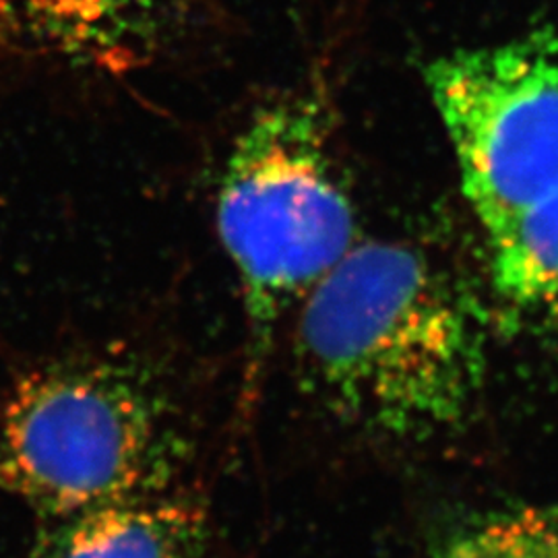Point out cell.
<instances>
[{"label":"cell","mask_w":558,"mask_h":558,"mask_svg":"<svg viewBox=\"0 0 558 558\" xmlns=\"http://www.w3.org/2000/svg\"><path fill=\"white\" fill-rule=\"evenodd\" d=\"M292 320L300 389L366 439H433L478 398L484 350L470 302L412 242H356Z\"/></svg>","instance_id":"6da1fadb"},{"label":"cell","mask_w":558,"mask_h":558,"mask_svg":"<svg viewBox=\"0 0 558 558\" xmlns=\"http://www.w3.org/2000/svg\"><path fill=\"white\" fill-rule=\"evenodd\" d=\"M195 453L179 391L131 352L52 362L0 401V488L40 519L184 493Z\"/></svg>","instance_id":"7a4b0ae2"},{"label":"cell","mask_w":558,"mask_h":558,"mask_svg":"<svg viewBox=\"0 0 558 558\" xmlns=\"http://www.w3.org/2000/svg\"><path fill=\"white\" fill-rule=\"evenodd\" d=\"M218 232L239 279L253 393L283 323L359 242L319 85L260 106L242 126L221 172Z\"/></svg>","instance_id":"3957f363"},{"label":"cell","mask_w":558,"mask_h":558,"mask_svg":"<svg viewBox=\"0 0 558 558\" xmlns=\"http://www.w3.org/2000/svg\"><path fill=\"white\" fill-rule=\"evenodd\" d=\"M424 81L486 232L558 191V38L532 29L430 60Z\"/></svg>","instance_id":"277c9868"},{"label":"cell","mask_w":558,"mask_h":558,"mask_svg":"<svg viewBox=\"0 0 558 558\" xmlns=\"http://www.w3.org/2000/svg\"><path fill=\"white\" fill-rule=\"evenodd\" d=\"M32 558H234L186 493L41 519Z\"/></svg>","instance_id":"5b68a950"},{"label":"cell","mask_w":558,"mask_h":558,"mask_svg":"<svg viewBox=\"0 0 558 558\" xmlns=\"http://www.w3.org/2000/svg\"><path fill=\"white\" fill-rule=\"evenodd\" d=\"M13 21L69 59L126 64L156 34V0H4Z\"/></svg>","instance_id":"8992f818"},{"label":"cell","mask_w":558,"mask_h":558,"mask_svg":"<svg viewBox=\"0 0 558 558\" xmlns=\"http://www.w3.org/2000/svg\"><path fill=\"white\" fill-rule=\"evenodd\" d=\"M500 299L558 333V191L486 232Z\"/></svg>","instance_id":"52a82bcc"},{"label":"cell","mask_w":558,"mask_h":558,"mask_svg":"<svg viewBox=\"0 0 558 558\" xmlns=\"http://www.w3.org/2000/svg\"><path fill=\"white\" fill-rule=\"evenodd\" d=\"M430 558H558V505H515L470 519Z\"/></svg>","instance_id":"ba28073f"}]
</instances>
